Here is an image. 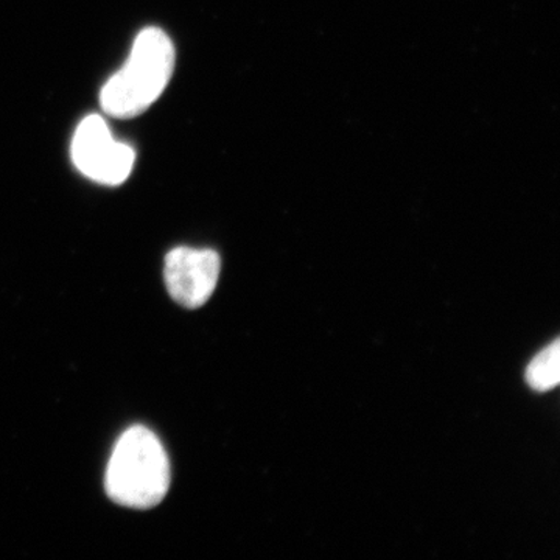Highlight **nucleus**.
<instances>
[{
	"mask_svg": "<svg viewBox=\"0 0 560 560\" xmlns=\"http://www.w3.org/2000/svg\"><path fill=\"white\" fill-rule=\"evenodd\" d=\"M72 160L84 176L106 186H119L135 167L136 153L127 143L117 142L108 125L97 114L86 117L72 140Z\"/></svg>",
	"mask_w": 560,
	"mask_h": 560,
	"instance_id": "obj_3",
	"label": "nucleus"
},
{
	"mask_svg": "<svg viewBox=\"0 0 560 560\" xmlns=\"http://www.w3.org/2000/svg\"><path fill=\"white\" fill-rule=\"evenodd\" d=\"M175 69V47L167 33L149 27L132 44L127 65L101 94L102 108L116 119H132L150 108L167 88Z\"/></svg>",
	"mask_w": 560,
	"mask_h": 560,
	"instance_id": "obj_1",
	"label": "nucleus"
},
{
	"mask_svg": "<svg viewBox=\"0 0 560 560\" xmlns=\"http://www.w3.org/2000/svg\"><path fill=\"white\" fill-rule=\"evenodd\" d=\"M106 493L132 510L158 506L171 488V463L156 434L131 427L121 434L106 469Z\"/></svg>",
	"mask_w": 560,
	"mask_h": 560,
	"instance_id": "obj_2",
	"label": "nucleus"
},
{
	"mask_svg": "<svg viewBox=\"0 0 560 560\" xmlns=\"http://www.w3.org/2000/svg\"><path fill=\"white\" fill-rule=\"evenodd\" d=\"M526 383L534 390L547 393L555 389L560 382V342L556 340L552 345L541 350L539 355L534 357L529 366L526 368Z\"/></svg>",
	"mask_w": 560,
	"mask_h": 560,
	"instance_id": "obj_5",
	"label": "nucleus"
},
{
	"mask_svg": "<svg viewBox=\"0 0 560 560\" xmlns=\"http://www.w3.org/2000/svg\"><path fill=\"white\" fill-rule=\"evenodd\" d=\"M221 259L213 249H172L165 257L164 279L172 300L186 308H200L219 283Z\"/></svg>",
	"mask_w": 560,
	"mask_h": 560,
	"instance_id": "obj_4",
	"label": "nucleus"
}]
</instances>
